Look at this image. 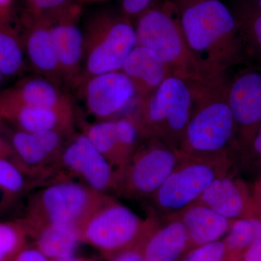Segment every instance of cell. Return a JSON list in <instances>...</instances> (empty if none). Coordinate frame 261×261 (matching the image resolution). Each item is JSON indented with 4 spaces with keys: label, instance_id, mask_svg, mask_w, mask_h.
<instances>
[{
    "label": "cell",
    "instance_id": "12",
    "mask_svg": "<svg viewBox=\"0 0 261 261\" xmlns=\"http://www.w3.org/2000/svg\"><path fill=\"white\" fill-rule=\"evenodd\" d=\"M47 13L63 83L78 88L84 57V31L80 25L82 8L68 1Z\"/></svg>",
    "mask_w": 261,
    "mask_h": 261
},
{
    "label": "cell",
    "instance_id": "14",
    "mask_svg": "<svg viewBox=\"0 0 261 261\" xmlns=\"http://www.w3.org/2000/svg\"><path fill=\"white\" fill-rule=\"evenodd\" d=\"M228 101L237 147H249L261 126V71L245 70L228 81Z\"/></svg>",
    "mask_w": 261,
    "mask_h": 261
},
{
    "label": "cell",
    "instance_id": "11",
    "mask_svg": "<svg viewBox=\"0 0 261 261\" xmlns=\"http://www.w3.org/2000/svg\"><path fill=\"white\" fill-rule=\"evenodd\" d=\"M116 177L115 168L82 132L69 136L57 163L55 181L75 180L109 195Z\"/></svg>",
    "mask_w": 261,
    "mask_h": 261
},
{
    "label": "cell",
    "instance_id": "4",
    "mask_svg": "<svg viewBox=\"0 0 261 261\" xmlns=\"http://www.w3.org/2000/svg\"><path fill=\"white\" fill-rule=\"evenodd\" d=\"M136 20L137 44L156 53L170 75L190 82L205 79L188 47L177 8L171 0L154 5Z\"/></svg>",
    "mask_w": 261,
    "mask_h": 261
},
{
    "label": "cell",
    "instance_id": "23",
    "mask_svg": "<svg viewBox=\"0 0 261 261\" xmlns=\"http://www.w3.org/2000/svg\"><path fill=\"white\" fill-rule=\"evenodd\" d=\"M27 63L20 27L12 22L10 10L0 11V72L6 78L16 76Z\"/></svg>",
    "mask_w": 261,
    "mask_h": 261
},
{
    "label": "cell",
    "instance_id": "20",
    "mask_svg": "<svg viewBox=\"0 0 261 261\" xmlns=\"http://www.w3.org/2000/svg\"><path fill=\"white\" fill-rule=\"evenodd\" d=\"M173 216L185 225L193 247L219 241L226 236L232 221L198 202Z\"/></svg>",
    "mask_w": 261,
    "mask_h": 261
},
{
    "label": "cell",
    "instance_id": "18",
    "mask_svg": "<svg viewBox=\"0 0 261 261\" xmlns=\"http://www.w3.org/2000/svg\"><path fill=\"white\" fill-rule=\"evenodd\" d=\"M0 101L34 107H73L61 86L37 74L25 77L9 88L2 90Z\"/></svg>",
    "mask_w": 261,
    "mask_h": 261
},
{
    "label": "cell",
    "instance_id": "21",
    "mask_svg": "<svg viewBox=\"0 0 261 261\" xmlns=\"http://www.w3.org/2000/svg\"><path fill=\"white\" fill-rule=\"evenodd\" d=\"M197 202L231 221L247 217L248 203L243 187L226 174L214 180Z\"/></svg>",
    "mask_w": 261,
    "mask_h": 261
},
{
    "label": "cell",
    "instance_id": "7",
    "mask_svg": "<svg viewBox=\"0 0 261 261\" xmlns=\"http://www.w3.org/2000/svg\"><path fill=\"white\" fill-rule=\"evenodd\" d=\"M83 31L80 83L93 75L121 70L127 57L137 45L135 27L122 13H99L89 20Z\"/></svg>",
    "mask_w": 261,
    "mask_h": 261
},
{
    "label": "cell",
    "instance_id": "16",
    "mask_svg": "<svg viewBox=\"0 0 261 261\" xmlns=\"http://www.w3.org/2000/svg\"><path fill=\"white\" fill-rule=\"evenodd\" d=\"M1 121L31 133L55 130L71 135L75 132L73 107H34L0 101Z\"/></svg>",
    "mask_w": 261,
    "mask_h": 261
},
{
    "label": "cell",
    "instance_id": "29",
    "mask_svg": "<svg viewBox=\"0 0 261 261\" xmlns=\"http://www.w3.org/2000/svg\"><path fill=\"white\" fill-rule=\"evenodd\" d=\"M228 252L224 241L192 247L181 261H224Z\"/></svg>",
    "mask_w": 261,
    "mask_h": 261
},
{
    "label": "cell",
    "instance_id": "27",
    "mask_svg": "<svg viewBox=\"0 0 261 261\" xmlns=\"http://www.w3.org/2000/svg\"><path fill=\"white\" fill-rule=\"evenodd\" d=\"M261 239V219L245 217L233 220L224 243L228 253H238Z\"/></svg>",
    "mask_w": 261,
    "mask_h": 261
},
{
    "label": "cell",
    "instance_id": "13",
    "mask_svg": "<svg viewBox=\"0 0 261 261\" xmlns=\"http://www.w3.org/2000/svg\"><path fill=\"white\" fill-rule=\"evenodd\" d=\"M77 89L87 111L97 121L121 118L137 97L135 86L121 70L89 77Z\"/></svg>",
    "mask_w": 261,
    "mask_h": 261
},
{
    "label": "cell",
    "instance_id": "28",
    "mask_svg": "<svg viewBox=\"0 0 261 261\" xmlns=\"http://www.w3.org/2000/svg\"><path fill=\"white\" fill-rule=\"evenodd\" d=\"M28 228L21 219L0 221V261H10L29 244Z\"/></svg>",
    "mask_w": 261,
    "mask_h": 261
},
{
    "label": "cell",
    "instance_id": "5",
    "mask_svg": "<svg viewBox=\"0 0 261 261\" xmlns=\"http://www.w3.org/2000/svg\"><path fill=\"white\" fill-rule=\"evenodd\" d=\"M107 195L75 180L50 182L29 194L20 219L29 234L47 224H70L80 228Z\"/></svg>",
    "mask_w": 261,
    "mask_h": 261
},
{
    "label": "cell",
    "instance_id": "26",
    "mask_svg": "<svg viewBox=\"0 0 261 261\" xmlns=\"http://www.w3.org/2000/svg\"><path fill=\"white\" fill-rule=\"evenodd\" d=\"M235 17L246 51L261 59V10L255 3H243Z\"/></svg>",
    "mask_w": 261,
    "mask_h": 261
},
{
    "label": "cell",
    "instance_id": "22",
    "mask_svg": "<svg viewBox=\"0 0 261 261\" xmlns=\"http://www.w3.org/2000/svg\"><path fill=\"white\" fill-rule=\"evenodd\" d=\"M29 236L33 245L53 261L73 256L82 243L80 228L74 225H44L33 230Z\"/></svg>",
    "mask_w": 261,
    "mask_h": 261
},
{
    "label": "cell",
    "instance_id": "2",
    "mask_svg": "<svg viewBox=\"0 0 261 261\" xmlns=\"http://www.w3.org/2000/svg\"><path fill=\"white\" fill-rule=\"evenodd\" d=\"M227 74L194 82L193 107L178 151L192 158L229 156L237 147L236 129L228 101Z\"/></svg>",
    "mask_w": 261,
    "mask_h": 261
},
{
    "label": "cell",
    "instance_id": "6",
    "mask_svg": "<svg viewBox=\"0 0 261 261\" xmlns=\"http://www.w3.org/2000/svg\"><path fill=\"white\" fill-rule=\"evenodd\" d=\"M157 219L154 214L142 219L129 207L108 195L81 225V240L108 260L140 244Z\"/></svg>",
    "mask_w": 261,
    "mask_h": 261
},
{
    "label": "cell",
    "instance_id": "37",
    "mask_svg": "<svg viewBox=\"0 0 261 261\" xmlns=\"http://www.w3.org/2000/svg\"><path fill=\"white\" fill-rule=\"evenodd\" d=\"M13 0H0V11L10 10V6Z\"/></svg>",
    "mask_w": 261,
    "mask_h": 261
},
{
    "label": "cell",
    "instance_id": "30",
    "mask_svg": "<svg viewBox=\"0 0 261 261\" xmlns=\"http://www.w3.org/2000/svg\"><path fill=\"white\" fill-rule=\"evenodd\" d=\"M155 5V0H121L122 14L130 21L139 17Z\"/></svg>",
    "mask_w": 261,
    "mask_h": 261
},
{
    "label": "cell",
    "instance_id": "10",
    "mask_svg": "<svg viewBox=\"0 0 261 261\" xmlns=\"http://www.w3.org/2000/svg\"><path fill=\"white\" fill-rule=\"evenodd\" d=\"M0 132L11 148L10 159L20 169L42 186L55 181L57 163L70 135L55 130L31 133L3 121Z\"/></svg>",
    "mask_w": 261,
    "mask_h": 261
},
{
    "label": "cell",
    "instance_id": "25",
    "mask_svg": "<svg viewBox=\"0 0 261 261\" xmlns=\"http://www.w3.org/2000/svg\"><path fill=\"white\" fill-rule=\"evenodd\" d=\"M40 187L39 182L28 176L10 158L0 159V214Z\"/></svg>",
    "mask_w": 261,
    "mask_h": 261
},
{
    "label": "cell",
    "instance_id": "1",
    "mask_svg": "<svg viewBox=\"0 0 261 261\" xmlns=\"http://www.w3.org/2000/svg\"><path fill=\"white\" fill-rule=\"evenodd\" d=\"M204 78L226 74L246 51L236 17L219 0H171Z\"/></svg>",
    "mask_w": 261,
    "mask_h": 261
},
{
    "label": "cell",
    "instance_id": "17",
    "mask_svg": "<svg viewBox=\"0 0 261 261\" xmlns=\"http://www.w3.org/2000/svg\"><path fill=\"white\" fill-rule=\"evenodd\" d=\"M163 222L158 218L142 241L145 261H178L191 247L186 228L177 216L165 217Z\"/></svg>",
    "mask_w": 261,
    "mask_h": 261
},
{
    "label": "cell",
    "instance_id": "3",
    "mask_svg": "<svg viewBox=\"0 0 261 261\" xmlns=\"http://www.w3.org/2000/svg\"><path fill=\"white\" fill-rule=\"evenodd\" d=\"M194 82L168 77L149 95L137 99L132 116L144 138H154L177 149L193 107Z\"/></svg>",
    "mask_w": 261,
    "mask_h": 261
},
{
    "label": "cell",
    "instance_id": "40",
    "mask_svg": "<svg viewBox=\"0 0 261 261\" xmlns=\"http://www.w3.org/2000/svg\"><path fill=\"white\" fill-rule=\"evenodd\" d=\"M255 3H256L257 7L261 10V0H255Z\"/></svg>",
    "mask_w": 261,
    "mask_h": 261
},
{
    "label": "cell",
    "instance_id": "8",
    "mask_svg": "<svg viewBox=\"0 0 261 261\" xmlns=\"http://www.w3.org/2000/svg\"><path fill=\"white\" fill-rule=\"evenodd\" d=\"M230 162L229 156L192 158L182 154L181 161L149 198L154 214L168 217L195 203L214 180L227 174Z\"/></svg>",
    "mask_w": 261,
    "mask_h": 261
},
{
    "label": "cell",
    "instance_id": "33",
    "mask_svg": "<svg viewBox=\"0 0 261 261\" xmlns=\"http://www.w3.org/2000/svg\"><path fill=\"white\" fill-rule=\"evenodd\" d=\"M29 8L38 11L47 12L63 6L68 0H28Z\"/></svg>",
    "mask_w": 261,
    "mask_h": 261
},
{
    "label": "cell",
    "instance_id": "36",
    "mask_svg": "<svg viewBox=\"0 0 261 261\" xmlns=\"http://www.w3.org/2000/svg\"><path fill=\"white\" fill-rule=\"evenodd\" d=\"M249 147H251L254 153L261 157V126L255 134V137Z\"/></svg>",
    "mask_w": 261,
    "mask_h": 261
},
{
    "label": "cell",
    "instance_id": "15",
    "mask_svg": "<svg viewBox=\"0 0 261 261\" xmlns=\"http://www.w3.org/2000/svg\"><path fill=\"white\" fill-rule=\"evenodd\" d=\"M27 63L37 75L61 86L63 83L61 67L47 12L29 8L20 22Z\"/></svg>",
    "mask_w": 261,
    "mask_h": 261
},
{
    "label": "cell",
    "instance_id": "39",
    "mask_svg": "<svg viewBox=\"0 0 261 261\" xmlns=\"http://www.w3.org/2000/svg\"><path fill=\"white\" fill-rule=\"evenodd\" d=\"M6 79V77H5V75L0 72V92H1L2 90H3L2 88H3V86L4 85L5 81Z\"/></svg>",
    "mask_w": 261,
    "mask_h": 261
},
{
    "label": "cell",
    "instance_id": "31",
    "mask_svg": "<svg viewBox=\"0 0 261 261\" xmlns=\"http://www.w3.org/2000/svg\"><path fill=\"white\" fill-rule=\"evenodd\" d=\"M10 261H53L33 245H28L19 251Z\"/></svg>",
    "mask_w": 261,
    "mask_h": 261
},
{
    "label": "cell",
    "instance_id": "9",
    "mask_svg": "<svg viewBox=\"0 0 261 261\" xmlns=\"http://www.w3.org/2000/svg\"><path fill=\"white\" fill-rule=\"evenodd\" d=\"M182 154L154 138H144L129 161L116 171L113 192L132 200L150 198L181 161Z\"/></svg>",
    "mask_w": 261,
    "mask_h": 261
},
{
    "label": "cell",
    "instance_id": "35",
    "mask_svg": "<svg viewBox=\"0 0 261 261\" xmlns=\"http://www.w3.org/2000/svg\"><path fill=\"white\" fill-rule=\"evenodd\" d=\"M11 148L5 136L0 132V159L11 157Z\"/></svg>",
    "mask_w": 261,
    "mask_h": 261
},
{
    "label": "cell",
    "instance_id": "24",
    "mask_svg": "<svg viewBox=\"0 0 261 261\" xmlns=\"http://www.w3.org/2000/svg\"><path fill=\"white\" fill-rule=\"evenodd\" d=\"M82 130L94 147L116 171L121 170L126 163V157L117 132L116 120L88 123L82 121Z\"/></svg>",
    "mask_w": 261,
    "mask_h": 261
},
{
    "label": "cell",
    "instance_id": "34",
    "mask_svg": "<svg viewBox=\"0 0 261 261\" xmlns=\"http://www.w3.org/2000/svg\"><path fill=\"white\" fill-rule=\"evenodd\" d=\"M242 261H261V239L252 243L243 252Z\"/></svg>",
    "mask_w": 261,
    "mask_h": 261
},
{
    "label": "cell",
    "instance_id": "32",
    "mask_svg": "<svg viewBox=\"0 0 261 261\" xmlns=\"http://www.w3.org/2000/svg\"><path fill=\"white\" fill-rule=\"evenodd\" d=\"M142 241L136 246L117 254L108 261H145L142 251Z\"/></svg>",
    "mask_w": 261,
    "mask_h": 261
},
{
    "label": "cell",
    "instance_id": "19",
    "mask_svg": "<svg viewBox=\"0 0 261 261\" xmlns=\"http://www.w3.org/2000/svg\"><path fill=\"white\" fill-rule=\"evenodd\" d=\"M121 70L135 86L138 99L152 93L171 76L167 67L156 53L138 44L127 57Z\"/></svg>",
    "mask_w": 261,
    "mask_h": 261
},
{
    "label": "cell",
    "instance_id": "38",
    "mask_svg": "<svg viewBox=\"0 0 261 261\" xmlns=\"http://www.w3.org/2000/svg\"><path fill=\"white\" fill-rule=\"evenodd\" d=\"M57 261H94V260H92V259L86 258V257L75 256V255H73V256L66 257V258L61 259V260H57Z\"/></svg>",
    "mask_w": 261,
    "mask_h": 261
}]
</instances>
